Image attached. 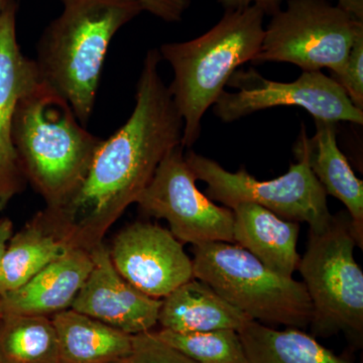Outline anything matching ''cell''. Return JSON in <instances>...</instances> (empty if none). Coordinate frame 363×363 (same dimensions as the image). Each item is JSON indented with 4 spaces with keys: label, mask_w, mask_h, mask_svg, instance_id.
Segmentation results:
<instances>
[{
    "label": "cell",
    "mask_w": 363,
    "mask_h": 363,
    "mask_svg": "<svg viewBox=\"0 0 363 363\" xmlns=\"http://www.w3.org/2000/svg\"><path fill=\"white\" fill-rule=\"evenodd\" d=\"M0 363H61L51 317L0 316Z\"/></svg>",
    "instance_id": "obj_21"
},
{
    "label": "cell",
    "mask_w": 363,
    "mask_h": 363,
    "mask_svg": "<svg viewBox=\"0 0 363 363\" xmlns=\"http://www.w3.org/2000/svg\"><path fill=\"white\" fill-rule=\"evenodd\" d=\"M162 61L159 49L147 52L130 118L99 145L70 201L55 209L78 247L91 250L102 243L164 157L182 145L184 121L160 74Z\"/></svg>",
    "instance_id": "obj_1"
},
{
    "label": "cell",
    "mask_w": 363,
    "mask_h": 363,
    "mask_svg": "<svg viewBox=\"0 0 363 363\" xmlns=\"http://www.w3.org/2000/svg\"><path fill=\"white\" fill-rule=\"evenodd\" d=\"M0 316H1V306H0Z\"/></svg>",
    "instance_id": "obj_30"
},
{
    "label": "cell",
    "mask_w": 363,
    "mask_h": 363,
    "mask_svg": "<svg viewBox=\"0 0 363 363\" xmlns=\"http://www.w3.org/2000/svg\"><path fill=\"white\" fill-rule=\"evenodd\" d=\"M116 363H198L161 340L154 331L133 335L130 354Z\"/></svg>",
    "instance_id": "obj_23"
},
{
    "label": "cell",
    "mask_w": 363,
    "mask_h": 363,
    "mask_svg": "<svg viewBox=\"0 0 363 363\" xmlns=\"http://www.w3.org/2000/svg\"><path fill=\"white\" fill-rule=\"evenodd\" d=\"M196 177L180 145L171 150L136 200L143 213L168 222L182 243H234L233 211L198 190Z\"/></svg>",
    "instance_id": "obj_10"
},
{
    "label": "cell",
    "mask_w": 363,
    "mask_h": 363,
    "mask_svg": "<svg viewBox=\"0 0 363 363\" xmlns=\"http://www.w3.org/2000/svg\"><path fill=\"white\" fill-rule=\"evenodd\" d=\"M155 333L164 342L198 363H250L236 330L179 333L162 329Z\"/></svg>",
    "instance_id": "obj_22"
},
{
    "label": "cell",
    "mask_w": 363,
    "mask_h": 363,
    "mask_svg": "<svg viewBox=\"0 0 363 363\" xmlns=\"http://www.w3.org/2000/svg\"><path fill=\"white\" fill-rule=\"evenodd\" d=\"M13 135L26 179L52 209L65 206L76 194L104 142L42 80L18 101Z\"/></svg>",
    "instance_id": "obj_3"
},
{
    "label": "cell",
    "mask_w": 363,
    "mask_h": 363,
    "mask_svg": "<svg viewBox=\"0 0 363 363\" xmlns=\"http://www.w3.org/2000/svg\"><path fill=\"white\" fill-rule=\"evenodd\" d=\"M52 208L13 234L0 264V296L25 285L55 260L77 248Z\"/></svg>",
    "instance_id": "obj_16"
},
{
    "label": "cell",
    "mask_w": 363,
    "mask_h": 363,
    "mask_svg": "<svg viewBox=\"0 0 363 363\" xmlns=\"http://www.w3.org/2000/svg\"><path fill=\"white\" fill-rule=\"evenodd\" d=\"M363 32V21L328 0H286L272 16L253 65L279 62L303 72L328 68L342 72L351 47Z\"/></svg>",
    "instance_id": "obj_7"
},
{
    "label": "cell",
    "mask_w": 363,
    "mask_h": 363,
    "mask_svg": "<svg viewBox=\"0 0 363 363\" xmlns=\"http://www.w3.org/2000/svg\"><path fill=\"white\" fill-rule=\"evenodd\" d=\"M331 78L343 88L352 104L363 111V32L354 40L342 72Z\"/></svg>",
    "instance_id": "obj_24"
},
{
    "label": "cell",
    "mask_w": 363,
    "mask_h": 363,
    "mask_svg": "<svg viewBox=\"0 0 363 363\" xmlns=\"http://www.w3.org/2000/svg\"><path fill=\"white\" fill-rule=\"evenodd\" d=\"M194 278L250 319L303 329L313 317L304 284L281 276L235 243L193 245Z\"/></svg>",
    "instance_id": "obj_5"
},
{
    "label": "cell",
    "mask_w": 363,
    "mask_h": 363,
    "mask_svg": "<svg viewBox=\"0 0 363 363\" xmlns=\"http://www.w3.org/2000/svg\"><path fill=\"white\" fill-rule=\"evenodd\" d=\"M231 210L234 243L272 271L293 278L301 260L297 250L300 223L281 218L252 203H241Z\"/></svg>",
    "instance_id": "obj_17"
},
{
    "label": "cell",
    "mask_w": 363,
    "mask_h": 363,
    "mask_svg": "<svg viewBox=\"0 0 363 363\" xmlns=\"http://www.w3.org/2000/svg\"><path fill=\"white\" fill-rule=\"evenodd\" d=\"M336 123L315 121L316 133L309 138L305 126L294 147V155L303 156L327 195L345 205L357 245H363V182L355 176L337 143Z\"/></svg>",
    "instance_id": "obj_15"
},
{
    "label": "cell",
    "mask_w": 363,
    "mask_h": 363,
    "mask_svg": "<svg viewBox=\"0 0 363 363\" xmlns=\"http://www.w3.org/2000/svg\"><path fill=\"white\" fill-rule=\"evenodd\" d=\"M213 104V112L223 123H233L260 111L279 106H297L311 114L314 121H346L362 125L363 111L350 101L334 79L320 71L303 72L293 82H277L255 69L236 70Z\"/></svg>",
    "instance_id": "obj_9"
},
{
    "label": "cell",
    "mask_w": 363,
    "mask_h": 363,
    "mask_svg": "<svg viewBox=\"0 0 363 363\" xmlns=\"http://www.w3.org/2000/svg\"><path fill=\"white\" fill-rule=\"evenodd\" d=\"M92 267L90 250L74 248L38 272L25 285L0 296L1 316L52 317L71 309Z\"/></svg>",
    "instance_id": "obj_14"
},
{
    "label": "cell",
    "mask_w": 363,
    "mask_h": 363,
    "mask_svg": "<svg viewBox=\"0 0 363 363\" xmlns=\"http://www.w3.org/2000/svg\"><path fill=\"white\" fill-rule=\"evenodd\" d=\"M13 2V0H0V16Z\"/></svg>",
    "instance_id": "obj_29"
},
{
    "label": "cell",
    "mask_w": 363,
    "mask_h": 363,
    "mask_svg": "<svg viewBox=\"0 0 363 363\" xmlns=\"http://www.w3.org/2000/svg\"><path fill=\"white\" fill-rule=\"evenodd\" d=\"M121 277L140 292L164 298L194 279L193 262L169 229L135 222L123 229L109 250Z\"/></svg>",
    "instance_id": "obj_11"
},
{
    "label": "cell",
    "mask_w": 363,
    "mask_h": 363,
    "mask_svg": "<svg viewBox=\"0 0 363 363\" xmlns=\"http://www.w3.org/2000/svg\"><path fill=\"white\" fill-rule=\"evenodd\" d=\"M332 1V0H328ZM339 7L345 11L346 13L354 16L358 21H363V0H336Z\"/></svg>",
    "instance_id": "obj_28"
},
{
    "label": "cell",
    "mask_w": 363,
    "mask_h": 363,
    "mask_svg": "<svg viewBox=\"0 0 363 363\" xmlns=\"http://www.w3.org/2000/svg\"><path fill=\"white\" fill-rule=\"evenodd\" d=\"M16 6L0 16V211L26 180L13 143V121L21 98L40 82L35 60L21 52L16 38Z\"/></svg>",
    "instance_id": "obj_12"
},
{
    "label": "cell",
    "mask_w": 363,
    "mask_h": 363,
    "mask_svg": "<svg viewBox=\"0 0 363 363\" xmlns=\"http://www.w3.org/2000/svg\"><path fill=\"white\" fill-rule=\"evenodd\" d=\"M238 333L250 363H352L298 328L276 330L250 320Z\"/></svg>",
    "instance_id": "obj_20"
},
{
    "label": "cell",
    "mask_w": 363,
    "mask_h": 363,
    "mask_svg": "<svg viewBox=\"0 0 363 363\" xmlns=\"http://www.w3.org/2000/svg\"><path fill=\"white\" fill-rule=\"evenodd\" d=\"M185 157L196 179L206 183L205 195L229 209L252 203L286 220L306 222L309 230L316 233L331 220L326 192L305 157L296 156L298 162L291 164L288 173L269 181L257 180L245 169L231 173L193 150Z\"/></svg>",
    "instance_id": "obj_8"
},
{
    "label": "cell",
    "mask_w": 363,
    "mask_h": 363,
    "mask_svg": "<svg viewBox=\"0 0 363 363\" xmlns=\"http://www.w3.org/2000/svg\"><path fill=\"white\" fill-rule=\"evenodd\" d=\"M93 267L71 309L130 335L152 330L162 298L145 295L116 271L104 243L90 250Z\"/></svg>",
    "instance_id": "obj_13"
},
{
    "label": "cell",
    "mask_w": 363,
    "mask_h": 363,
    "mask_svg": "<svg viewBox=\"0 0 363 363\" xmlns=\"http://www.w3.org/2000/svg\"><path fill=\"white\" fill-rule=\"evenodd\" d=\"M61 363H116L130 354L133 335L73 309L51 317Z\"/></svg>",
    "instance_id": "obj_19"
},
{
    "label": "cell",
    "mask_w": 363,
    "mask_h": 363,
    "mask_svg": "<svg viewBox=\"0 0 363 363\" xmlns=\"http://www.w3.org/2000/svg\"><path fill=\"white\" fill-rule=\"evenodd\" d=\"M264 16L255 6L227 11L200 37L160 48L162 60L174 72L168 87L184 121V147L190 149L200 138L205 112L225 90L234 72L252 62L259 52Z\"/></svg>",
    "instance_id": "obj_4"
},
{
    "label": "cell",
    "mask_w": 363,
    "mask_h": 363,
    "mask_svg": "<svg viewBox=\"0 0 363 363\" xmlns=\"http://www.w3.org/2000/svg\"><path fill=\"white\" fill-rule=\"evenodd\" d=\"M225 11L242 9L255 6L264 11L266 16H274L281 9L284 0H217Z\"/></svg>",
    "instance_id": "obj_26"
},
{
    "label": "cell",
    "mask_w": 363,
    "mask_h": 363,
    "mask_svg": "<svg viewBox=\"0 0 363 363\" xmlns=\"http://www.w3.org/2000/svg\"><path fill=\"white\" fill-rule=\"evenodd\" d=\"M13 235V222L0 217V264L6 252L7 245Z\"/></svg>",
    "instance_id": "obj_27"
},
{
    "label": "cell",
    "mask_w": 363,
    "mask_h": 363,
    "mask_svg": "<svg viewBox=\"0 0 363 363\" xmlns=\"http://www.w3.org/2000/svg\"><path fill=\"white\" fill-rule=\"evenodd\" d=\"M143 11H149L152 16L167 21L179 23L184 13L190 7L191 0H135Z\"/></svg>",
    "instance_id": "obj_25"
},
{
    "label": "cell",
    "mask_w": 363,
    "mask_h": 363,
    "mask_svg": "<svg viewBox=\"0 0 363 363\" xmlns=\"http://www.w3.org/2000/svg\"><path fill=\"white\" fill-rule=\"evenodd\" d=\"M250 320L205 281L194 278L162 298L157 324L179 333L240 331Z\"/></svg>",
    "instance_id": "obj_18"
},
{
    "label": "cell",
    "mask_w": 363,
    "mask_h": 363,
    "mask_svg": "<svg viewBox=\"0 0 363 363\" xmlns=\"http://www.w3.org/2000/svg\"><path fill=\"white\" fill-rule=\"evenodd\" d=\"M63 11L45 28L35 60L40 80L71 105L86 125L96 101L109 45L142 11L135 0H62Z\"/></svg>",
    "instance_id": "obj_2"
},
{
    "label": "cell",
    "mask_w": 363,
    "mask_h": 363,
    "mask_svg": "<svg viewBox=\"0 0 363 363\" xmlns=\"http://www.w3.org/2000/svg\"><path fill=\"white\" fill-rule=\"evenodd\" d=\"M355 245L347 211L332 215L323 230H309L298 269L311 298L314 336L343 332L362 342L363 272L354 259Z\"/></svg>",
    "instance_id": "obj_6"
}]
</instances>
